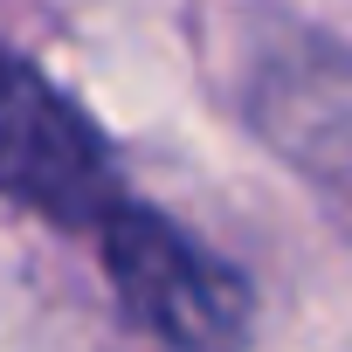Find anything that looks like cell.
Listing matches in <instances>:
<instances>
[{
    "mask_svg": "<svg viewBox=\"0 0 352 352\" xmlns=\"http://www.w3.org/2000/svg\"><path fill=\"white\" fill-rule=\"evenodd\" d=\"M97 249H104V276L124 297V311L173 352H242L249 338V283L201 249L187 228H173L152 208L118 201L97 221Z\"/></svg>",
    "mask_w": 352,
    "mask_h": 352,
    "instance_id": "cell-1",
    "label": "cell"
},
{
    "mask_svg": "<svg viewBox=\"0 0 352 352\" xmlns=\"http://www.w3.org/2000/svg\"><path fill=\"white\" fill-rule=\"evenodd\" d=\"M0 194L56 228H97L118 208V173L83 111L14 49H0Z\"/></svg>",
    "mask_w": 352,
    "mask_h": 352,
    "instance_id": "cell-2",
    "label": "cell"
}]
</instances>
